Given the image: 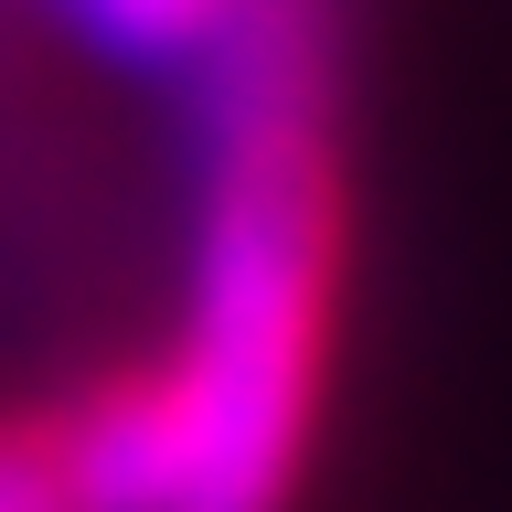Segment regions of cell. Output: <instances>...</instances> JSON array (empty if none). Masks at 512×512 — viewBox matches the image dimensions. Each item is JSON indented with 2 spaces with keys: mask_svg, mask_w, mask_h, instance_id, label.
<instances>
[{
  "mask_svg": "<svg viewBox=\"0 0 512 512\" xmlns=\"http://www.w3.org/2000/svg\"><path fill=\"white\" fill-rule=\"evenodd\" d=\"M0 512H107L86 470V438H75V395L64 384H32V395H0Z\"/></svg>",
  "mask_w": 512,
  "mask_h": 512,
  "instance_id": "2",
  "label": "cell"
},
{
  "mask_svg": "<svg viewBox=\"0 0 512 512\" xmlns=\"http://www.w3.org/2000/svg\"><path fill=\"white\" fill-rule=\"evenodd\" d=\"M352 331V96L331 0H246L192 75L182 310V512H310Z\"/></svg>",
  "mask_w": 512,
  "mask_h": 512,
  "instance_id": "1",
  "label": "cell"
}]
</instances>
